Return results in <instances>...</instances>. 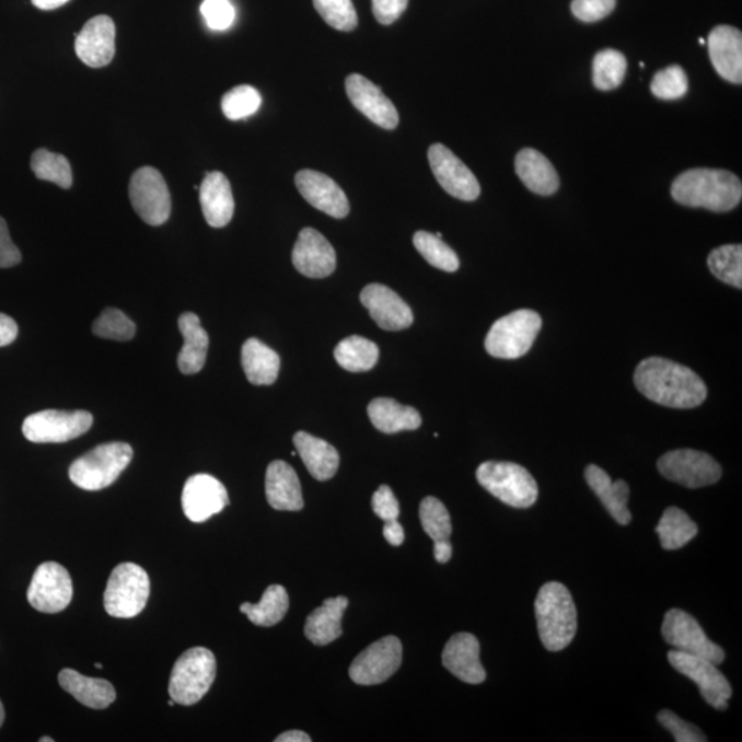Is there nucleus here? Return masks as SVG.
<instances>
[{
    "mask_svg": "<svg viewBox=\"0 0 742 742\" xmlns=\"http://www.w3.org/2000/svg\"><path fill=\"white\" fill-rule=\"evenodd\" d=\"M634 384L649 401L665 407L693 408L707 399V386L700 375L669 359H644L637 366Z\"/></svg>",
    "mask_w": 742,
    "mask_h": 742,
    "instance_id": "f257e3e1",
    "label": "nucleus"
},
{
    "mask_svg": "<svg viewBox=\"0 0 742 742\" xmlns=\"http://www.w3.org/2000/svg\"><path fill=\"white\" fill-rule=\"evenodd\" d=\"M671 195L685 207L728 212L739 206L742 185L739 177L729 171L696 169L676 177Z\"/></svg>",
    "mask_w": 742,
    "mask_h": 742,
    "instance_id": "f03ea898",
    "label": "nucleus"
},
{
    "mask_svg": "<svg viewBox=\"0 0 742 742\" xmlns=\"http://www.w3.org/2000/svg\"><path fill=\"white\" fill-rule=\"evenodd\" d=\"M535 615L543 647L550 652L566 649L577 636V606L566 586L558 582L543 584L536 596Z\"/></svg>",
    "mask_w": 742,
    "mask_h": 742,
    "instance_id": "7ed1b4c3",
    "label": "nucleus"
},
{
    "mask_svg": "<svg viewBox=\"0 0 742 742\" xmlns=\"http://www.w3.org/2000/svg\"><path fill=\"white\" fill-rule=\"evenodd\" d=\"M130 444L113 442L101 444L80 456L69 467V478L85 491H100L112 486L132 460Z\"/></svg>",
    "mask_w": 742,
    "mask_h": 742,
    "instance_id": "20e7f679",
    "label": "nucleus"
},
{
    "mask_svg": "<svg viewBox=\"0 0 742 742\" xmlns=\"http://www.w3.org/2000/svg\"><path fill=\"white\" fill-rule=\"evenodd\" d=\"M217 677V659L207 648H192L176 660L170 676L172 700L193 706L207 695Z\"/></svg>",
    "mask_w": 742,
    "mask_h": 742,
    "instance_id": "39448f33",
    "label": "nucleus"
},
{
    "mask_svg": "<svg viewBox=\"0 0 742 742\" xmlns=\"http://www.w3.org/2000/svg\"><path fill=\"white\" fill-rule=\"evenodd\" d=\"M476 477L484 489L512 508H531L540 494L531 473L513 462H484L478 466Z\"/></svg>",
    "mask_w": 742,
    "mask_h": 742,
    "instance_id": "423d86ee",
    "label": "nucleus"
},
{
    "mask_svg": "<svg viewBox=\"0 0 742 742\" xmlns=\"http://www.w3.org/2000/svg\"><path fill=\"white\" fill-rule=\"evenodd\" d=\"M541 329L542 318L535 311H514L495 322L484 346L494 358L518 359L530 351Z\"/></svg>",
    "mask_w": 742,
    "mask_h": 742,
    "instance_id": "0eeeda50",
    "label": "nucleus"
},
{
    "mask_svg": "<svg viewBox=\"0 0 742 742\" xmlns=\"http://www.w3.org/2000/svg\"><path fill=\"white\" fill-rule=\"evenodd\" d=\"M149 575L142 567L124 563L113 569L104 594L105 611L113 617L131 618L148 604Z\"/></svg>",
    "mask_w": 742,
    "mask_h": 742,
    "instance_id": "6e6552de",
    "label": "nucleus"
},
{
    "mask_svg": "<svg viewBox=\"0 0 742 742\" xmlns=\"http://www.w3.org/2000/svg\"><path fill=\"white\" fill-rule=\"evenodd\" d=\"M93 421L89 411L45 410L25 418L23 433L32 443H66L89 432Z\"/></svg>",
    "mask_w": 742,
    "mask_h": 742,
    "instance_id": "1a4fd4ad",
    "label": "nucleus"
},
{
    "mask_svg": "<svg viewBox=\"0 0 742 742\" xmlns=\"http://www.w3.org/2000/svg\"><path fill=\"white\" fill-rule=\"evenodd\" d=\"M658 469L670 482L686 488L712 486L722 477V467L711 455L689 449L664 454L658 461Z\"/></svg>",
    "mask_w": 742,
    "mask_h": 742,
    "instance_id": "9d476101",
    "label": "nucleus"
},
{
    "mask_svg": "<svg viewBox=\"0 0 742 742\" xmlns=\"http://www.w3.org/2000/svg\"><path fill=\"white\" fill-rule=\"evenodd\" d=\"M664 641L680 652L698 656V658L712 661L714 664H722L724 660L723 649L714 644L706 636L695 617L681 610H671L665 613L663 627H661Z\"/></svg>",
    "mask_w": 742,
    "mask_h": 742,
    "instance_id": "9b49d317",
    "label": "nucleus"
},
{
    "mask_svg": "<svg viewBox=\"0 0 742 742\" xmlns=\"http://www.w3.org/2000/svg\"><path fill=\"white\" fill-rule=\"evenodd\" d=\"M130 200L144 223L161 225L170 219L171 193L164 176L153 166L134 172L130 182Z\"/></svg>",
    "mask_w": 742,
    "mask_h": 742,
    "instance_id": "f8f14e48",
    "label": "nucleus"
},
{
    "mask_svg": "<svg viewBox=\"0 0 742 742\" xmlns=\"http://www.w3.org/2000/svg\"><path fill=\"white\" fill-rule=\"evenodd\" d=\"M669 661L680 674L689 677L700 689L704 700L719 711H724L729 706V698L733 695L729 681L718 670L717 664L698 656L680 652L672 649L669 652Z\"/></svg>",
    "mask_w": 742,
    "mask_h": 742,
    "instance_id": "ddd939ff",
    "label": "nucleus"
},
{
    "mask_svg": "<svg viewBox=\"0 0 742 742\" xmlns=\"http://www.w3.org/2000/svg\"><path fill=\"white\" fill-rule=\"evenodd\" d=\"M403 648L399 638L389 636L370 645L349 666V676L357 685H380L389 681L402 664Z\"/></svg>",
    "mask_w": 742,
    "mask_h": 742,
    "instance_id": "4468645a",
    "label": "nucleus"
},
{
    "mask_svg": "<svg viewBox=\"0 0 742 742\" xmlns=\"http://www.w3.org/2000/svg\"><path fill=\"white\" fill-rule=\"evenodd\" d=\"M30 604L42 613L67 610L73 596L71 575L61 564L47 561L36 569L28 589Z\"/></svg>",
    "mask_w": 742,
    "mask_h": 742,
    "instance_id": "2eb2a0df",
    "label": "nucleus"
},
{
    "mask_svg": "<svg viewBox=\"0 0 742 742\" xmlns=\"http://www.w3.org/2000/svg\"><path fill=\"white\" fill-rule=\"evenodd\" d=\"M430 169L440 186L450 196L462 201H475L480 196V183L462 160L442 143H434L428 150Z\"/></svg>",
    "mask_w": 742,
    "mask_h": 742,
    "instance_id": "dca6fc26",
    "label": "nucleus"
},
{
    "mask_svg": "<svg viewBox=\"0 0 742 742\" xmlns=\"http://www.w3.org/2000/svg\"><path fill=\"white\" fill-rule=\"evenodd\" d=\"M229 505L228 489L211 475L200 473L186 482L182 492V508L193 523H204L222 512Z\"/></svg>",
    "mask_w": 742,
    "mask_h": 742,
    "instance_id": "f3484780",
    "label": "nucleus"
},
{
    "mask_svg": "<svg viewBox=\"0 0 742 742\" xmlns=\"http://www.w3.org/2000/svg\"><path fill=\"white\" fill-rule=\"evenodd\" d=\"M346 90L352 105L370 121L385 130H395L399 124V113L392 101L386 98L383 90L358 73L349 74Z\"/></svg>",
    "mask_w": 742,
    "mask_h": 742,
    "instance_id": "a211bd4d",
    "label": "nucleus"
},
{
    "mask_svg": "<svg viewBox=\"0 0 742 742\" xmlns=\"http://www.w3.org/2000/svg\"><path fill=\"white\" fill-rule=\"evenodd\" d=\"M292 262L295 270L305 277L326 278L336 270V251L320 231L305 228L293 247Z\"/></svg>",
    "mask_w": 742,
    "mask_h": 742,
    "instance_id": "6ab92c4d",
    "label": "nucleus"
},
{
    "mask_svg": "<svg viewBox=\"0 0 742 742\" xmlns=\"http://www.w3.org/2000/svg\"><path fill=\"white\" fill-rule=\"evenodd\" d=\"M74 50L90 68L109 66L116 54V25L109 15L91 19L77 35Z\"/></svg>",
    "mask_w": 742,
    "mask_h": 742,
    "instance_id": "aec40b11",
    "label": "nucleus"
},
{
    "mask_svg": "<svg viewBox=\"0 0 742 742\" xmlns=\"http://www.w3.org/2000/svg\"><path fill=\"white\" fill-rule=\"evenodd\" d=\"M360 301L381 329L399 332L413 324L414 315L410 306L385 285H368L360 293Z\"/></svg>",
    "mask_w": 742,
    "mask_h": 742,
    "instance_id": "412c9836",
    "label": "nucleus"
},
{
    "mask_svg": "<svg viewBox=\"0 0 742 742\" xmlns=\"http://www.w3.org/2000/svg\"><path fill=\"white\" fill-rule=\"evenodd\" d=\"M304 200L332 218L344 219L349 213L346 193L332 177L313 170H301L294 177Z\"/></svg>",
    "mask_w": 742,
    "mask_h": 742,
    "instance_id": "4be33fe9",
    "label": "nucleus"
},
{
    "mask_svg": "<svg viewBox=\"0 0 742 742\" xmlns=\"http://www.w3.org/2000/svg\"><path fill=\"white\" fill-rule=\"evenodd\" d=\"M442 661L451 674L465 684L478 685L486 681V670L480 661V644L472 634L460 633L445 645Z\"/></svg>",
    "mask_w": 742,
    "mask_h": 742,
    "instance_id": "5701e85b",
    "label": "nucleus"
},
{
    "mask_svg": "<svg viewBox=\"0 0 742 742\" xmlns=\"http://www.w3.org/2000/svg\"><path fill=\"white\" fill-rule=\"evenodd\" d=\"M708 51L715 71L730 83L742 82V34L730 25H719L708 36Z\"/></svg>",
    "mask_w": 742,
    "mask_h": 742,
    "instance_id": "b1692460",
    "label": "nucleus"
},
{
    "mask_svg": "<svg viewBox=\"0 0 742 742\" xmlns=\"http://www.w3.org/2000/svg\"><path fill=\"white\" fill-rule=\"evenodd\" d=\"M266 497L270 507L285 512H299L304 507L298 473L285 461H274L267 467Z\"/></svg>",
    "mask_w": 742,
    "mask_h": 742,
    "instance_id": "393cba45",
    "label": "nucleus"
},
{
    "mask_svg": "<svg viewBox=\"0 0 742 742\" xmlns=\"http://www.w3.org/2000/svg\"><path fill=\"white\" fill-rule=\"evenodd\" d=\"M200 202L207 223L211 228H224L234 215V197L231 185L222 172L215 171L204 177L200 186Z\"/></svg>",
    "mask_w": 742,
    "mask_h": 742,
    "instance_id": "a878e982",
    "label": "nucleus"
},
{
    "mask_svg": "<svg viewBox=\"0 0 742 742\" xmlns=\"http://www.w3.org/2000/svg\"><path fill=\"white\" fill-rule=\"evenodd\" d=\"M584 477L612 518L621 525L630 524L631 513L627 508L628 498H630L628 484L625 480L613 483L610 475L596 465L586 467Z\"/></svg>",
    "mask_w": 742,
    "mask_h": 742,
    "instance_id": "bb28decb",
    "label": "nucleus"
},
{
    "mask_svg": "<svg viewBox=\"0 0 742 742\" xmlns=\"http://www.w3.org/2000/svg\"><path fill=\"white\" fill-rule=\"evenodd\" d=\"M515 174L535 195L552 196L560 187V177L545 155L526 148L515 155Z\"/></svg>",
    "mask_w": 742,
    "mask_h": 742,
    "instance_id": "cd10ccee",
    "label": "nucleus"
},
{
    "mask_svg": "<svg viewBox=\"0 0 742 742\" xmlns=\"http://www.w3.org/2000/svg\"><path fill=\"white\" fill-rule=\"evenodd\" d=\"M293 443L311 476L318 482L329 480L340 466V455L332 444L306 432L294 434Z\"/></svg>",
    "mask_w": 742,
    "mask_h": 742,
    "instance_id": "c85d7f7f",
    "label": "nucleus"
},
{
    "mask_svg": "<svg viewBox=\"0 0 742 742\" xmlns=\"http://www.w3.org/2000/svg\"><path fill=\"white\" fill-rule=\"evenodd\" d=\"M58 681L63 691L85 707L105 709L116 700L115 687L100 677L84 676L78 671L66 669L59 672Z\"/></svg>",
    "mask_w": 742,
    "mask_h": 742,
    "instance_id": "c756f323",
    "label": "nucleus"
},
{
    "mask_svg": "<svg viewBox=\"0 0 742 742\" xmlns=\"http://www.w3.org/2000/svg\"><path fill=\"white\" fill-rule=\"evenodd\" d=\"M179 331L183 336V347L177 357V368L183 374H197L206 366L209 337L201 326L196 314L185 313L179 316Z\"/></svg>",
    "mask_w": 742,
    "mask_h": 742,
    "instance_id": "7c9ffc66",
    "label": "nucleus"
},
{
    "mask_svg": "<svg viewBox=\"0 0 742 742\" xmlns=\"http://www.w3.org/2000/svg\"><path fill=\"white\" fill-rule=\"evenodd\" d=\"M349 602L347 596H336L329 599L316 607V610L306 617L304 634L316 647L336 641L341 637V618L346 612Z\"/></svg>",
    "mask_w": 742,
    "mask_h": 742,
    "instance_id": "2f4dec72",
    "label": "nucleus"
},
{
    "mask_svg": "<svg viewBox=\"0 0 742 742\" xmlns=\"http://www.w3.org/2000/svg\"><path fill=\"white\" fill-rule=\"evenodd\" d=\"M241 363L247 381L254 385H273L281 368L279 355L257 338H247L242 346Z\"/></svg>",
    "mask_w": 742,
    "mask_h": 742,
    "instance_id": "473e14b6",
    "label": "nucleus"
},
{
    "mask_svg": "<svg viewBox=\"0 0 742 742\" xmlns=\"http://www.w3.org/2000/svg\"><path fill=\"white\" fill-rule=\"evenodd\" d=\"M371 424L383 433H397L402 430H416L421 427L422 419L416 408L403 406L389 397H379L370 402L368 407Z\"/></svg>",
    "mask_w": 742,
    "mask_h": 742,
    "instance_id": "72a5a7b5",
    "label": "nucleus"
},
{
    "mask_svg": "<svg viewBox=\"0 0 742 742\" xmlns=\"http://www.w3.org/2000/svg\"><path fill=\"white\" fill-rule=\"evenodd\" d=\"M289 610V595L283 586L273 584L267 588L259 604L244 602L240 611L246 615L254 625L271 627L278 625Z\"/></svg>",
    "mask_w": 742,
    "mask_h": 742,
    "instance_id": "f704fd0d",
    "label": "nucleus"
},
{
    "mask_svg": "<svg viewBox=\"0 0 742 742\" xmlns=\"http://www.w3.org/2000/svg\"><path fill=\"white\" fill-rule=\"evenodd\" d=\"M379 347L368 338L351 336L344 338L335 349L337 363L351 373L369 371L379 360Z\"/></svg>",
    "mask_w": 742,
    "mask_h": 742,
    "instance_id": "c9c22d12",
    "label": "nucleus"
},
{
    "mask_svg": "<svg viewBox=\"0 0 742 742\" xmlns=\"http://www.w3.org/2000/svg\"><path fill=\"white\" fill-rule=\"evenodd\" d=\"M656 532L664 550H677L697 535L698 526L684 510L671 507L663 513Z\"/></svg>",
    "mask_w": 742,
    "mask_h": 742,
    "instance_id": "e433bc0d",
    "label": "nucleus"
},
{
    "mask_svg": "<svg viewBox=\"0 0 742 742\" xmlns=\"http://www.w3.org/2000/svg\"><path fill=\"white\" fill-rule=\"evenodd\" d=\"M31 169L37 179L56 183L62 189H69L73 185L71 164L66 155L37 149L32 154Z\"/></svg>",
    "mask_w": 742,
    "mask_h": 742,
    "instance_id": "4c0bfd02",
    "label": "nucleus"
},
{
    "mask_svg": "<svg viewBox=\"0 0 742 742\" xmlns=\"http://www.w3.org/2000/svg\"><path fill=\"white\" fill-rule=\"evenodd\" d=\"M627 72L625 54L606 48L594 57L593 82L601 91L615 90L623 83Z\"/></svg>",
    "mask_w": 742,
    "mask_h": 742,
    "instance_id": "58836bf2",
    "label": "nucleus"
},
{
    "mask_svg": "<svg viewBox=\"0 0 742 742\" xmlns=\"http://www.w3.org/2000/svg\"><path fill=\"white\" fill-rule=\"evenodd\" d=\"M413 244L430 266L445 273H455L460 268V259L455 252L439 239L437 234L427 231H417L413 236Z\"/></svg>",
    "mask_w": 742,
    "mask_h": 742,
    "instance_id": "ea45409f",
    "label": "nucleus"
},
{
    "mask_svg": "<svg viewBox=\"0 0 742 742\" xmlns=\"http://www.w3.org/2000/svg\"><path fill=\"white\" fill-rule=\"evenodd\" d=\"M708 267L720 281L742 288V246L723 245L708 256Z\"/></svg>",
    "mask_w": 742,
    "mask_h": 742,
    "instance_id": "a19ab883",
    "label": "nucleus"
},
{
    "mask_svg": "<svg viewBox=\"0 0 742 742\" xmlns=\"http://www.w3.org/2000/svg\"><path fill=\"white\" fill-rule=\"evenodd\" d=\"M422 529L433 542L445 541L451 536L453 526L448 508L438 498L427 497L419 507Z\"/></svg>",
    "mask_w": 742,
    "mask_h": 742,
    "instance_id": "79ce46f5",
    "label": "nucleus"
},
{
    "mask_svg": "<svg viewBox=\"0 0 742 742\" xmlns=\"http://www.w3.org/2000/svg\"><path fill=\"white\" fill-rule=\"evenodd\" d=\"M262 96L259 91L252 85H239L222 100V111L229 120H242V118L255 115L260 109Z\"/></svg>",
    "mask_w": 742,
    "mask_h": 742,
    "instance_id": "37998d69",
    "label": "nucleus"
},
{
    "mask_svg": "<svg viewBox=\"0 0 742 742\" xmlns=\"http://www.w3.org/2000/svg\"><path fill=\"white\" fill-rule=\"evenodd\" d=\"M136 324L116 309H106L93 325L94 335L107 340L128 341L136 336Z\"/></svg>",
    "mask_w": 742,
    "mask_h": 742,
    "instance_id": "c03bdc74",
    "label": "nucleus"
},
{
    "mask_svg": "<svg viewBox=\"0 0 742 742\" xmlns=\"http://www.w3.org/2000/svg\"><path fill=\"white\" fill-rule=\"evenodd\" d=\"M314 8L332 28L351 32L358 26L352 0H314Z\"/></svg>",
    "mask_w": 742,
    "mask_h": 742,
    "instance_id": "a18cd8bd",
    "label": "nucleus"
},
{
    "mask_svg": "<svg viewBox=\"0 0 742 742\" xmlns=\"http://www.w3.org/2000/svg\"><path fill=\"white\" fill-rule=\"evenodd\" d=\"M650 90L660 100H680L689 90V80L684 69L680 66H672L654 74Z\"/></svg>",
    "mask_w": 742,
    "mask_h": 742,
    "instance_id": "49530a36",
    "label": "nucleus"
},
{
    "mask_svg": "<svg viewBox=\"0 0 742 742\" xmlns=\"http://www.w3.org/2000/svg\"><path fill=\"white\" fill-rule=\"evenodd\" d=\"M658 720L663 728L669 730L676 742H706L707 737L697 726L687 723L686 720L677 717L676 714L664 709L658 715Z\"/></svg>",
    "mask_w": 742,
    "mask_h": 742,
    "instance_id": "de8ad7c7",
    "label": "nucleus"
},
{
    "mask_svg": "<svg viewBox=\"0 0 742 742\" xmlns=\"http://www.w3.org/2000/svg\"><path fill=\"white\" fill-rule=\"evenodd\" d=\"M201 13L212 31L229 30L235 20V10L230 0H204Z\"/></svg>",
    "mask_w": 742,
    "mask_h": 742,
    "instance_id": "09e8293b",
    "label": "nucleus"
},
{
    "mask_svg": "<svg viewBox=\"0 0 742 742\" xmlns=\"http://www.w3.org/2000/svg\"><path fill=\"white\" fill-rule=\"evenodd\" d=\"M616 8V0H572L575 18L583 23H595L607 18Z\"/></svg>",
    "mask_w": 742,
    "mask_h": 742,
    "instance_id": "8fccbe9b",
    "label": "nucleus"
},
{
    "mask_svg": "<svg viewBox=\"0 0 742 742\" xmlns=\"http://www.w3.org/2000/svg\"><path fill=\"white\" fill-rule=\"evenodd\" d=\"M371 507H373L374 513L383 521L397 520L399 518V502H397L394 491L389 486H381L374 492L373 499H371Z\"/></svg>",
    "mask_w": 742,
    "mask_h": 742,
    "instance_id": "3c124183",
    "label": "nucleus"
},
{
    "mask_svg": "<svg viewBox=\"0 0 742 742\" xmlns=\"http://www.w3.org/2000/svg\"><path fill=\"white\" fill-rule=\"evenodd\" d=\"M408 0H371L374 18L380 24H394L406 12Z\"/></svg>",
    "mask_w": 742,
    "mask_h": 742,
    "instance_id": "603ef678",
    "label": "nucleus"
},
{
    "mask_svg": "<svg viewBox=\"0 0 742 742\" xmlns=\"http://www.w3.org/2000/svg\"><path fill=\"white\" fill-rule=\"evenodd\" d=\"M21 262V252L10 239L8 223L0 217V268L18 266Z\"/></svg>",
    "mask_w": 742,
    "mask_h": 742,
    "instance_id": "864d4df0",
    "label": "nucleus"
},
{
    "mask_svg": "<svg viewBox=\"0 0 742 742\" xmlns=\"http://www.w3.org/2000/svg\"><path fill=\"white\" fill-rule=\"evenodd\" d=\"M19 336V325L12 316L0 314V347L10 346Z\"/></svg>",
    "mask_w": 742,
    "mask_h": 742,
    "instance_id": "5fc2aeb1",
    "label": "nucleus"
},
{
    "mask_svg": "<svg viewBox=\"0 0 742 742\" xmlns=\"http://www.w3.org/2000/svg\"><path fill=\"white\" fill-rule=\"evenodd\" d=\"M384 536L392 546H401L405 542V530L397 520L385 521Z\"/></svg>",
    "mask_w": 742,
    "mask_h": 742,
    "instance_id": "6e6d98bb",
    "label": "nucleus"
},
{
    "mask_svg": "<svg viewBox=\"0 0 742 742\" xmlns=\"http://www.w3.org/2000/svg\"><path fill=\"white\" fill-rule=\"evenodd\" d=\"M433 543H434L433 553L434 558H437V561L440 564L449 563L451 560V556H453V546H451L450 541L445 540Z\"/></svg>",
    "mask_w": 742,
    "mask_h": 742,
    "instance_id": "4d7b16f0",
    "label": "nucleus"
},
{
    "mask_svg": "<svg viewBox=\"0 0 742 742\" xmlns=\"http://www.w3.org/2000/svg\"><path fill=\"white\" fill-rule=\"evenodd\" d=\"M310 735L300 730H290L277 737L276 742H310Z\"/></svg>",
    "mask_w": 742,
    "mask_h": 742,
    "instance_id": "13d9d810",
    "label": "nucleus"
},
{
    "mask_svg": "<svg viewBox=\"0 0 742 742\" xmlns=\"http://www.w3.org/2000/svg\"><path fill=\"white\" fill-rule=\"evenodd\" d=\"M35 8L40 10H56L67 4L69 0H31Z\"/></svg>",
    "mask_w": 742,
    "mask_h": 742,
    "instance_id": "bf43d9fd",
    "label": "nucleus"
},
{
    "mask_svg": "<svg viewBox=\"0 0 742 742\" xmlns=\"http://www.w3.org/2000/svg\"><path fill=\"white\" fill-rule=\"evenodd\" d=\"M3 722H4V708L2 702H0V728H2Z\"/></svg>",
    "mask_w": 742,
    "mask_h": 742,
    "instance_id": "052dcab7",
    "label": "nucleus"
},
{
    "mask_svg": "<svg viewBox=\"0 0 742 742\" xmlns=\"http://www.w3.org/2000/svg\"><path fill=\"white\" fill-rule=\"evenodd\" d=\"M40 742H54L51 737H43V739L39 740Z\"/></svg>",
    "mask_w": 742,
    "mask_h": 742,
    "instance_id": "680f3d73",
    "label": "nucleus"
},
{
    "mask_svg": "<svg viewBox=\"0 0 742 742\" xmlns=\"http://www.w3.org/2000/svg\"><path fill=\"white\" fill-rule=\"evenodd\" d=\"M698 43H700V45L704 46V45H706L707 42H706V39H703V37H700V40H698Z\"/></svg>",
    "mask_w": 742,
    "mask_h": 742,
    "instance_id": "e2e57ef3",
    "label": "nucleus"
},
{
    "mask_svg": "<svg viewBox=\"0 0 742 742\" xmlns=\"http://www.w3.org/2000/svg\"><path fill=\"white\" fill-rule=\"evenodd\" d=\"M175 704H176V703H175L174 700H172V698H171V700L169 702V706H170V707H174Z\"/></svg>",
    "mask_w": 742,
    "mask_h": 742,
    "instance_id": "0e129e2a",
    "label": "nucleus"
},
{
    "mask_svg": "<svg viewBox=\"0 0 742 742\" xmlns=\"http://www.w3.org/2000/svg\"><path fill=\"white\" fill-rule=\"evenodd\" d=\"M95 666H96V669H102V664H100V663H96Z\"/></svg>",
    "mask_w": 742,
    "mask_h": 742,
    "instance_id": "69168bd1",
    "label": "nucleus"
}]
</instances>
